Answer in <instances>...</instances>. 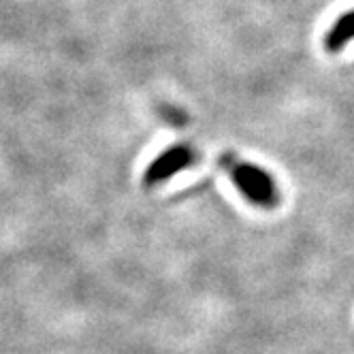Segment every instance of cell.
Masks as SVG:
<instances>
[{
	"label": "cell",
	"mask_w": 354,
	"mask_h": 354,
	"mask_svg": "<svg viewBox=\"0 0 354 354\" xmlns=\"http://www.w3.org/2000/svg\"><path fill=\"white\" fill-rule=\"evenodd\" d=\"M196 160V154L190 145H173L169 149H165L160 156H156L151 160V165L145 169V175H143V184L145 186H156V184H162L175 173H180L188 167H192Z\"/></svg>",
	"instance_id": "2"
},
{
	"label": "cell",
	"mask_w": 354,
	"mask_h": 354,
	"mask_svg": "<svg viewBox=\"0 0 354 354\" xmlns=\"http://www.w3.org/2000/svg\"><path fill=\"white\" fill-rule=\"evenodd\" d=\"M220 167L231 177V182L241 192V196L248 198L252 205L263 209H273L280 205V188H277L269 171L239 160L237 154H222Z\"/></svg>",
	"instance_id": "1"
},
{
	"label": "cell",
	"mask_w": 354,
	"mask_h": 354,
	"mask_svg": "<svg viewBox=\"0 0 354 354\" xmlns=\"http://www.w3.org/2000/svg\"><path fill=\"white\" fill-rule=\"evenodd\" d=\"M350 41H354V9L342 13L335 19L333 26L326 30L324 49H326V52H331V54H337Z\"/></svg>",
	"instance_id": "3"
}]
</instances>
